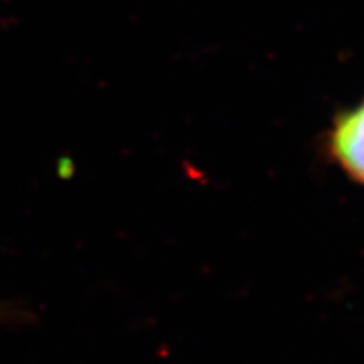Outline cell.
<instances>
[{
	"mask_svg": "<svg viewBox=\"0 0 364 364\" xmlns=\"http://www.w3.org/2000/svg\"><path fill=\"white\" fill-rule=\"evenodd\" d=\"M327 149L339 169L364 186V102L338 117L329 132Z\"/></svg>",
	"mask_w": 364,
	"mask_h": 364,
	"instance_id": "obj_1",
	"label": "cell"
}]
</instances>
